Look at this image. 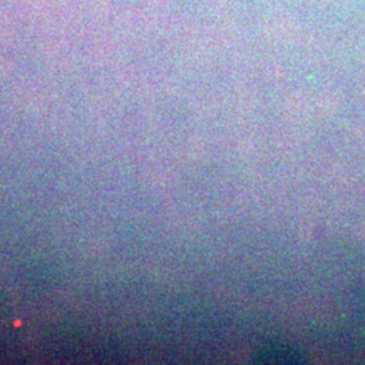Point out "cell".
<instances>
[{"instance_id": "obj_1", "label": "cell", "mask_w": 365, "mask_h": 365, "mask_svg": "<svg viewBox=\"0 0 365 365\" xmlns=\"http://www.w3.org/2000/svg\"><path fill=\"white\" fill-rule=\"evenodd\" d=\"M300 359L302 356L299 353L286 345H271L268 348H264L255 357V360H257L259 363H295Z\"/></svg>"}]
</instances>
